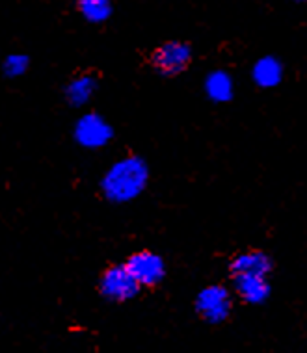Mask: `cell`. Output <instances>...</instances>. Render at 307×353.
Here are the masks:
<instances>
[{
	"mask_svg": "<svg viewBox=\"0 0 307 353\" xmlns=\"http://www.w3.org/2000/svg\"><path fill=\"white\" fill-rule=\"evenodd\" d=\"M127 274L132 277L136 285L146 290H159L166 279V262L164 259L151 250H138L127 256L123 262Z\"/></svg>",
	"mask_w": 307,
	"mask_h": 353,
	"instance_id": "7a4b0ae2",
	"label": "cell"
},
{
	"mask_svg": "<svg viewBox=\"0 0 307 353\" xmlns=\"http://www.w3.org/2000/svg\"><path fill=\"white\" fill-rule=\"evenodd\" d=\"M140 286L136 285L132 277L127 274V270L123 264L112 262L106 268H103L97 281L99 296L106 301L114 303H125L136 298L140 294Z\"/></svg>",
	"mask_w": 307,
	"mask_h": 353,
	"instance_id": "3957f363",
	"label": "cell"
},
{
	"mask_svg": "<svg viewBox=\"0 0 307 353\" xmlns=\"http://www.w3.org/2000/svg\"><path fill=\"white\" fill-rule=\"evenodd\" d=\"M228 270L229 279L242 277V275L268 279L272 272H274V261L266 251L259 250V248H246V250L239 251V253H235L231 256Z\"/></svg>",
	"mask_w": 307,
	"mask_h": 353,
	"instance_id": "5b68a950",
	"label": "cell"
},
{
	"mask_svg": "<svg viewBox=\"0 0 307 353\" xmlns=\"http://www.w3.org/2000/svg\"><path fill=\"white\" fill-rule=\"evenodd\" d=\"M194 309H196L197 316L201 318L203 322H224V320H228L231 316L233 298H231V292L226 286L210 285L197 294L196 301H194Z\"/></svg>",
	"mask_w": 307,
	"mask_h": 353,
	"instance_id": "277c9868",
	"label": "cell"
},
{
	"mask_svg": "<svg viewBox=\"0 0 307 353\" xmlns=\"http://www.w3.org/2000/svg\"><path fill=\"white\" fill-rule=\"evenodd\" d=\"M192 61H194L192 45L177 39L160 43L153 49H149L146 54V63L164 79H175L179 74H184L192 68Z\"/></svg>",
	"mask_w": 307,
	"mask_h": 353,
	"instance_id": "6da1fadb",
	"label": "cell"
},
{
	"mask_svg": "<svg viewBox=\"0 0 307 353\" xmlns=\"http://www.w3.org/2000/svg\"><path fill=\"white\" fill-rule=\"evenodd\" d=\"M231 283H233L235 294L239 296L242 303H263L270 294V285L264 277L242 275V277H233Z\"/></svg>",
	"mask_w": 307,
	"mask_h": 353,
	"instance_id": "8992f818",
	"label": "cell"
},
{
	"mask_svg": "<svg viewBox=\"0 0 307 353\" xmlns=\"http://www.w3.org/2000/svg\"><path fill=\"white\" fill-rule=\"evenodd\" d=\"M80 12L84 13L86 17H92L90 21H103L101 15H108L110 13V6L108 2H79Z\"/></svg>",
	"mask_w": 307,
	"mask_h": 353,
	"instance_id": "52a82bcc",
	"label": "cell"
}]
</instances>
